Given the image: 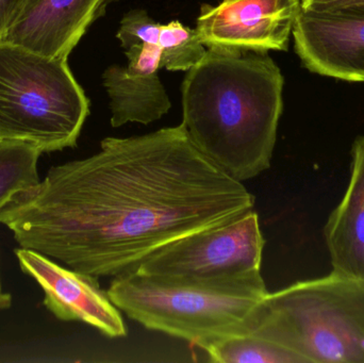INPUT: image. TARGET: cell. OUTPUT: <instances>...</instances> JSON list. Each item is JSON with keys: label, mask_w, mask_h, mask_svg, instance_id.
I'll return each mask as SVG.
<instances>
[{"label": "cell", "mask_w": 364, "mask_h": 363, "mask_svg": "<svg viewBox=\"0 0 364 363\" xmlns=\"http://www.w3.org/2000/svg\"><path fill=\"white\" fill-rule=\"evenodd\" d=\"M160 30L161 23L154 21L146 11L134 9L124 15L117 38L125 50L144 45L159 46Z\"/></svg>", "instance_id": "2e32d148"}, {"label": "cell", "mask_w": 364, "mask_h": 363, "mask_svg": "<svg viewBox=\"0 0 364 363\" xmlns=\"http://www.w3.org/2000/svg\"><path fill=\"white\" fill-rule=\"evenodd\" d=\"M294 48L309 72L364 82V8L335 12L299 11Z\"/></svg>", "instance_id": "9c48e42d"}, {"label": "cell", "mask_w": 364, "mask_h": 363, "mask_svg": "<svg viewBox=\"0 0 364 363\" xmlns=\"http://www.w3.org/2000/svg\"><path fill=\"white\" fill-rule=\"evenodd\" d=\"M350 156V183L324 237L333 272L364 279V136L355 140Z\"/></svg>", "instance_id": "7c38bea8"}, {"label": "cell", "mask_w": 364, "mask_h": 363, "mask_svg": "<svg viewBox=\"0 0 364 363\" xmlns=\"http://www.w3.org/2000/svg\"><path fill=\"white\" fill-rule=\"evenodd\" d=\"M11 305V296L9 294L4 293L1 291V287H0V309H6L10 307Z\"/></svg>", "instance_id": "d6986e66"}, {"label": "cell", "mask_w": 364, "mask_h": 363, "mask_svg": "<svg viewBox=\"0 0 364 363\" xmlns=\"http://www.w3.org/2000/svg\"><path fill=\"white\" fill-rule=\"evenodd\" d=\"M265 239L256 211L176 239L145 258L141 274L175 278L240 276L261 271Z\"/></svg>", "instance_id": "8992f818"}, {"label": "cell", "mask_w": 364, "mask_h": 363, "mask_svg": "<svg viewBox=\"0 0 364 363\" xmlns=\"http://www.w3.org/2000/svg\"><path fill=\"white\" fill-rule=\"evenodd\" d=\"M203 350L213 362L306 363L296 354L252 332L213 341Z\"/></svg>", "instance_id": "4fadbf2b"}, {"label": "cell", "mask_w": 364, "mask_h": 363, "mask_svg": "<svg viewBox=\"0 0 364 363\" xmlns=\"http://www.w3.org/2000/svg\"><path fill=\"white\" fill-rule=\"evenodd\" d=\"M284 82L265 51L208 47L184 77L181 125L195 147L231 178H256L271 166Z\"/></svg>", "instance_id": "7a4b0ae2"}, {"label": "cell", "mask_w": 364, "mask_h": 363, "mask_svg": "<svg viewBox=\"0 0 364 363\" xmlns=\"http://www.w3.org/2000/svg\"><path fill=\"white\" fill-rule=\"evenodd\" d=\"M89 112L68 59L0 42V141L42 153L74 147Z\"/></svg>", "instance_id": "5b68a950"}, {"label": "cell", "mask_w": 364, "mask_h": 363, "mask_svg": "<svg viewBox=\"0 0 364 363\" xmlns=\"http://www.w3.org/2000/svg\"><path fill=\"white\" fill-rule=\"evenodd\" d=\"M38 148L21 142L0 141V211L17 195L40 183Z\"/></svg>", "instance_id": "5bb4252c"}, {"label": "cell", "mask_w": 364, "mask_h": 363, "mask_svg": "<svg viewBox=\"0 0 364 363\" xmlns=\"http://www.w3.org/2000/svg\"><path fill=\"white\" fill-rule=\"evenodd\" d=\"M252 332L306 363H364V279L333 271L269 292Z\"/></svg>", "instance_id": "277c9868"}, {"label": "cell", "mask_w": 364, "mask_h": 363, "mask_svg": "<svg viewBox=\"0 0 364 363\" xmlns=\"http://www.w3.org/2000/svg\"><path fill=\"white\" fill-rule=\"evenodd\" d=\"M364 8V0H301V10L335 12Z\"/></svg>", "instance_id": "e0dca14e"}, {"label": "cell", "mask_w": 364, "mask_h": 363, "mask_svg": "<svg viewBox=\"0 0 364 363\" xmlns=\"http://www.w3.org/2000/svg\"><path fill=\"white\" fill-rule=\"evenodd\" d=\"M17 2L18 0H0V36L4 33Z\"/></svg>", "instance_id": "ac0fdd59"}, {"label": "cell", "mask_w": 364, "mask_h": 363, "mask_svg": "<svg viewBox=\"0 0 364 363\" xmlns=\"http://www.w3.org/2000/svg\"><path fill=\"white\" fill-rule=\"evenodd\" d=\"M301 0H223L203 4L196 29L205 47L288 50Z\"/></svg>", "instance_id": "52a82bcc"}, {"label": "cell", "mask_w": 364, "mask_h": 363, "mask_svg": "<svg viewBox=\"0 0 364 363\" xmlns=\"http://www.w3.org/2000/svg\"><path fill=\"white\" fill-rule=\"evenodd\" d=\"M255 196L191 142L183 126L106 138L53 166L0 211L19 247L91 276L134 272L164 245L252 210Z\"/></svg>", "instance_id": "6da1fadb"}, {"label": "cell", "mask_w": 364, "mask_h": 363, "mask_svg": "<svg viewBox=\"0 0 364 363\" xmlns=\"http://www.w3.org/2000/svg\"><path fill=\"white\" fill-rule=\"evenodd\" d=\"M126 66L111 65L102 75L110 98L111 126L149 125L170 111V97L159 78L161 50L156 45L126 50Z\"/></svg>", "instance_id": "8fae6325"}, {"label": "cell", "mask_w": 364, "mask_h": 363, "mask_svg": "<svg viewBox=\"0 0 364 363\" xmlns=\"http://www.w3.org/2000/svg\"><path fill=\"white\" fill-rule=\"evenodd\" d=\"M119 0H18L0 42L68 59L90 26Z\"/></svg>", "instance_id": "30bf717a"}, {"label": "cell", "mask_w": 364, "mask_h": 363, "mask_svg": "<svg viewBox=\"0 0 364 363\" xmlns=\"http://www.w3.org/2000/svg\"><path fill=\"white\" fill-rule=\"evenodd\" d=\"M111 302L144 327L203 349L213 341L252 332L269 293L261 271L216 278H175L134 272L115 277Z\"/></svg>", "instance_id": "3957f363"}, {"label": "cell", "mask_w": 364, "mask_h": 363, "mask_svg": "<svg viewBox=\"0 0 364 363\" xmlns=\"http://www.w3.org/2000/svg\"><path fill=\"white\" fill-rule=\"evenodd\" d=\"M158 45L161 50L160 68L170 72H188L207 53L196 29H191L178 21L161 25Z\"/></svg>", "instance_id": "9a60e30c"}, {"label": "cell", "mask_w": 364, "mask_h": 363, "mask_svg": "<svg viewBox=\"0 0 364 363\" xmlns=\"http://www.w3.org/2000/svg\"><path fill=\"white\" fill-rule=\"evenodd\" d=\"M21 271L44 292V305L62 321L82 322L108 338H122L128 328L119 309L100 288L97 277L63 268L38 251H15Z\"/></svg>", "instance_id": "ba28073f"}]
</instances>
